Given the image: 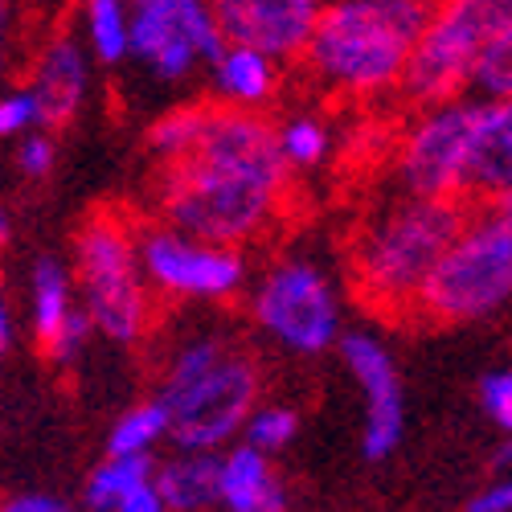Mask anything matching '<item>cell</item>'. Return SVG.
Listing matches in <instances>:
<instances>
[{
  "label": "cell",
  "mask_w": 512,
  "mask_h": 512,
  "mask_svg": "<svg viewBox=\"0 0 512 512\" xmlns=\"http://www.w3.org/2000/svg\"><path fill=\"white\" fill-rule=\"evenodd\" d=\"M25 82L41 99V115H46V127L54 132V127H70L78 111L87 107L91 87H95V62L74 29H54L29 54Z\"/></svg>",
  "instance_id": "14"
},
{
  "label": "cell",
  "mask_w": 512,
  "mask_h": 512,
  "mask_svg": "<svg viewBox=\"0 0 512 512\" xmlns=\"http://www.w3.org/2000/svg\"><path fill=\"white\" fill-rule=\"evenodd\" d=\"M17 144V173L25 181H46L58 168V140L50 136V127H33Z\"/></svg>",
  "instance_id": "29"
},
{
  "label": "cell",
  "mask_w": 512,
  "mask_h": 512,
  "mask_svg": "<svg viewBox=\"0 0 512 512\" xmlns=\"http://www.w3.org/2000/svg\"><path fill=\"white\" fill-rule=\"evenodd\" d=\"M156 496L168 512H205L218 508V451H185L156 455Z\"/></svg>",
  "instance_id": "19"
},
{
  "label": "cell",
  "mask_w": 512,
  "mask_h": 512,
  "mask_svg": "<svg viewBox=\"0 0 512 512\" xmlns=\"http://www.w3.org/2000/svg\"><path fill=\"white\" fill-rule=\"evenodd\" d=\"M476 99L426 103L406 123L394 152V181L402 193L467 201V156H472Z\"/></svg>",
  "instance_id": "11"
},
{
  "label": "cell",
  "mask_w": 512,
  "mask_h": 512,
  "mask_svg": "<svg viewBox=\"0 0 512 512\" xmlns=\"http://www.w3.org/2000/svg\"><path fill=\"white\" fill-rule=\"evenodd\" d=\"M431 5L435 0H324L295 62L336 99H381L398 91Z\"/></svg>",
  "instance_id": "3"
},
{
  "label": "cell",
  "mask_w": 512,
  "mask_h": 512,
  "mask_svg": "<svg viewBox=\"0 0 512 512\" xmlns=\"http://www.w3.org/2000/svg\"><path fill=\"white\" fill-rule=\"evenodd\" d=\"M33 127H46L41 99L33 95L29 82H5V87H0V144L21 140Z\"/></svg>",
  "instance_id": "27"
},
{
  "label": "cell",
  "mask_w": 512,
  "mask_h": 512,
  "mask_svg": "<svg viewBox=\"0 0 512 512\" xmlns=\"http://www.w3.org/2000/svg\"><path fill=\"white\" fill-rule=\"evenodd\" d=\"M70 275L95 336L132 349L156 324V295L136 259V226L119 213H91L74 234Z\"/></svg>",
  "instance_id": "6"
},
{
  "label": "cell",
  "mask_w": 512,
  "mask_h": 512,
  "mask_svg": "<svg viewBox=\"0 0 512 512\" xmlns=\"http://www.w3.org/2000/svg\"><path fill=\"white\" fill-rule=\"evenodd\" d=\"M70 500L58 496V492H46V488H33V492H17L5 500V512H66Z\"/></svg>",
  "instance_id": "32"
},
{
  "label": "cell",
  "mask_w": 512,
  "mask_h": 512,
  "mask_svg": "<svg viewBox=\"0 0 512 512\" xmlns=\"http://www.w3.org/2000/svg\"><path fill=\"white\" fill-rule=\"evenodd\" d=\"M205 111H209V103H173L168 111H160L152 119V127H148V136H144L152 164H164V160L181 156L197 140L201 123H205Z\"/></svg>",
  "instance_id": "24"
},
{
  "label": "cell",
  "mask_w": 512,
  "mask_h": 512,
  "mask_svg": "<svg viewBox=\"0 0 512 512\" xmlns=\"http://www.w3.org/2000/svg\"><path fill=\"white\" fill-rule=\"evenodd\" d=\"M78 312V291L70 263L58 254H41L29 267V328L41 349L62 332V324Z\"/></svg>",
  "instance_id": "20"
},
{
  "label": "cell",
  "mask_w": 512,
  "mask_h": 512,
  "mask_svg": "<svg viewBox=\"0 0 512 512\" xmlns=\"http://www.w3.org/2000/svg\"><path fill=\"white\" fill-rule=\"evenodd\" d=\"M246 320L283 357L316 361L336 349L345 332V300L336 275L308 250H287L246 279Z\"/></svg>",
  "instance_id": "7"
},
{
  "label": "cell",
  "mask_w": 512,
  "mask_h": 512,
  "mask_svg": "<svg viewBox=\"0 0 512 512\" xmlns=\"http://www.w3.org/2000/svg\"><path fill=\"white\" fill-rule=\"evenodd\" d=\"M25 25L29 0H0V87L13 82V70L25 58Z\"/></svg>",
  "instance_id": "28"
},
{
  "label": "cell",
  "mask_w": 512,
  "mask_h": 512,
  "mask_svg": "<svg viewBox=\"0 0 512 512\" xmlns=\"http://www.w3.org/2000/svg\"><path fill=\"white\" fill-rule=\"evenodd\" d=\"M512 29V0H435L406 58L398 95L414 107L467 95L476 54Z\"/></svg>",
  "instance_id": "8"
},
{
  "label": "cell",
  "mask_w": 512,
  "mask_h": 512,
  "mask_svg": "<svg viewBox=\"0 0 512 512\" xmlns=\"http://www.w3.org/2000/svg\"><path fill=\"white\" fill-rule=\"evenodd\" d=\"M136 259L156 304H230L250 279L242 246L185 234L160 218L136 230Z\"/></svg>",
  "instance_id": "9"
},
{
  "label": "cell",
  "mask_w": 512,
  "mask_h": 512,
  "mask_svg": "<svg viewBox=\"0 0 512 512\" xmlns=\"http://www.w3.org/2000/svg\"><path fill=\"white\" fill-rule=\"evenodd\" d=\"M287 484L275 467V455L242 439L218 451V508L230 512H279L287 508Z\"/></svg>",
  "instance_id": "17"
},
{
  "label": "cell",
  "mask_w": 512,
  "mask_h": 512,
  "mask_svg": "<svg viewBox=\"0 0 512 512\" xmlns=\"http://www.w3.org/2000/svg\"><path fill=\"white\" fill-rule=\"evenodd\" d=\"M91 340H95V328H91L87 312H82V304H78V312L62 324V332H58L41 353H46V361H54V365H74L82 353H87Z\"/></svg>",
  "instance_id": "31"
},
{
  "label": "cell",
  "mask_w": 512,
  "mask_h": 512,
  "mask_svg": "<svg viewBox=\"0 0 512 512\" xmlns=\"http://www.w3.org/2000/svg\"><path fill=\"white\" fill-rule=\"evenodd\" d=\"M291 181L267 111H234L209 99L197 140L156 164V218L246 250L279 226Z\"/></svg>",
  "instance_id": "1"
},
{
  "label": "cell",
  "mask_w": 512,
  "mask_h": 512,
  "mask_svg": "<svg viewBox=\"0 0 512 512\" xmlns=\"http://www.w3.org/2000/svg\"><path fill=\"white\" fill-rule=\"evenodd\" d=\"M476 402H480V414L496 426L500 435L512 431V373L500 365V369H488L476 386Z\"/></svg>",
  "instance_id": "30"
},
{
  "label": "cell",
  "mask_w": 512,
  "mask_h": 512,
  "mask_svg": "<svg viewBox=\"0 0 512 512\" xmlns=\"http://www.w3.org/2000/svg\"><path fill=\"white\" fill-rule=\"evenodd\" d=\"M275 144L291 173H316L332 160L336 127L320 111H287L275 123Z\"/></svg>",
  "instance_id": "22"
},
{
  "label": "cell",
  "mask_w": 512,
  "mask_h": 512,
  "mask_svg": "<svg viewBox=\"0 0 512 512\" xmlns=\"http://www.w3.org/2000/svg\"><path fill=\"white\" fill-rule=\"evenodd\" d=\"M467 201L402 193L381 201L353 234L349 279L357 300L377 316H414L418 291L443 246L463 226Z\"/></svg>",
  "instance_id": "4"
},
{
  "label": "cell",
  "mask_w": 512,
  "mask_h": 512,
  "mask_svg": "<svg viewBox=\"0 0 512 512\" xmlns=\"http://www.w3.org/2000/svg\"><path fill=\"white\" fill-rule=\"evenodd\" d=\"M508 459H512V451H508V443L496 451V459H492V472L496 476H508Z\"/></svg>",
  "instance_id": "36"
},
{
  "label": "cell",
  "mask_w": 512,
  "mask_h": 512,
  "mask_svg": "<svg viewBox=\"0 0 512 512\" xmlns=\"http://www.w3.org/2000/svg\"><path fill=\"white\" fill-rule=\"evenodd\" d=\"M127 13V66L152 87H185L226 41L205 0H127Z\"/></svg>",
  "instance_id": "10"
},
{
  "label": "cell",
  "mask_w": 512,
  "mask_h": 512,
  "mask_svg": "<svg viewBox=\"0 0 512 512\" xmlns=\"http://www.w3.org/2000/svg\"><path fill=\"white\" fill-rule=\"evenodd\" d=\"M336 353L345 361L353 386L365 398L361 426V455L369 463H386L406 443V381L394 349L369 328H345L336 340Z\"/></svg>",
  "instance_id": "12"
},
{
  "label": "cell",
  "mask_w": 512,
  "mask_h": 512,
  "mask_svg": "<svg viewBox=\"0 0 512 512\" xmlns=\"http://www.w3.org/2000/svg\"><path fill=\"white\" fill-rule=\"evenodd\" d=\"M127 29L132 13L127 0H78V41L87 46L91 62L99 70H123L127 66Z\"/></svg>",
  "instance_id": "21"
},
{
  "label": "cell",
  "mask_w": 512,
  "mask_h": 512,
  "mask_svg": "<svg viewBox=\"0 0 512 512\" xmlns=\"http://www.w3.org/2000/svg\"><path fill=\"white\" fill-rule=\"evenodd\" d=\"M168 418V443L222 451L263 398V365L230 328H189L164 353L152 394Z\"/></svg>",
  "instance_id": "2"
},
{
  "label": "cell",
  "mask_w": 512,
  "mask_h": 512,
  "mask_svg": "<svg viewBox=\"0 0 512 512\" xmlns=\"http://www.w3.org/2000/svg\"><path fill=\"white\" fill-rule=\"evenodd\" d=\"M226 41L259 46L283 66L300 58L324 0H205Z\"/></svg>",
  "instance_id": "13"
},
{
  "label": "cell",
  "mask_w": 512,
  "mask_h": 512,
  "mask_svg": "<svg viewBox=\"0 0 512 512\" xmlns=\"http://www.w3.org/2000/svg\"><path fill=\"white\" fill-rule=\"evenodd\" d=\"M512 300V213L504 201L467 205L463 226L426 275L414 316L431 324H484Z\"/></svg>",
  "instance_id": "5"
},
{
  "label": "cell",
  "mask_w": 512,
  "mask_h": 512,
  "mask_svg": "<svg viewBox=\"0 0 512 512\" xmlns=\"http://www.w3.org/2000/svg\"><path fill=\"white\" fill-rule=\"evenodd\" d=\"M82 504L91 512H164L156 496V455H103L87 480Z\"/></svg>",
  "instance_id": "18"
},
{
  "label": "cell",
  "mask_w": 512,
  "mask_h": 512,
  "mask_svg": "<svg viewBox=\"0 0 512 512\" xmlns=\"http://www.w3.org/2000/svg\"><path fill=\"white\" fill-rule=\"evenodd\" d=\"M160 443H168V418H164L156 398L132 402L107 431L111 455H156Z\"/></svg>",
  "instance_id": "23"
},
{
  "label": "cell",
  "mask_w": 512,
  "mask_h": 512,
  "mask_svg": "<svg viewBox=\"0 0 512 512\" xmlns=\"http://www.w3.org/2000/svg\"><path fill=\"white\" fill-rule=\"evenodd\" d=\"M508 508H512V484H508V476L488 480L472 500H467V512H508Z\"/></svg>",
  "instance_id": "33"
},
{
  "label": "cell",
  "mask_w": 512,
  "mask_h": 512,
  "mask_svg": "<svg viewBox=\"0 0 512 512\" xmlns=\"http://www.w3.org/2000/svg\"><path fill=\"white\" fill-rule=\"evenodd\" d=\"M13 345H17V308L9 300V291L0 287V373H5V365L13 357Z\"/></svg>",
  "instance_id": "34"
},
{
  "label": "cell",
  "mask_w": 512,
  "mask_h": 512,
  "mask_svg": "<svg viewBox=\"0 0 512 512\" xmlns=\"http://www.w3.org/2000/svg\"><path fill=\"white\" fill-rule=\"evenodd\" d=\"M300 426H304V418H300V410L295 406H283V402H254V410L246 414V422H242V443H250V447H259V451H267V455H283L295 439H300Z\"/></svg>",
  "instance_id": "25"
},
{
  "label": "cell",
  "mask_w": 512,
  "mask_h": 512,
  "mask_svg": "<svg viewBox=\"0 0 512 512\" xmlns=\"http://www.w3.org/2000/svg\"><path fill=\"white\" fill-rule=\"evenodd\" d=\"M213 103L234 111H271L283 91V62L259 46L222 41L218 54L205 62Z\"/></svg>",
  "instance_id": "15"
},
{
  "label": "cell",
  "mask_w": 512,
  "mask_h": 512,
  "mask_svg": "<svg viewBox=\"0 0 512 512\" xmlns=\"http://www.w3.org/2000/svg\"><path fill=\"white\" fill-rule=\"evenodd\" d=\"M13 230H17L13 209H9V205H0V250H5V246L13 242Z\"/></svg>",
  "instance_id": "35"
},
{
  "label": "cell",
  "mask_w": 512,
  "mask_h": 512,
  "mask_svg": "<svg viewBox=\"0 0 512 512\" xmlns=\"http://www.w3.org/2000/svg\"><path fill=\"white\" fill-rule=\"evenodd\" d=\"M467 95L476 99H512V29L496 33L488 46L476 54Z\"/></svg>",
  "instance_id": "26"
},
{
  "label": "cell",
  "mask_w": 512,
  "mask_h": 512,
  "mask_svg": "<svg viewBox=\"0 0 512 512\" xmlns=\"http://www.w3.org/2000/svg\"><path fill=\"white\" fill-rule=\"evenodd\" d=\"M512 197V103L476 99L472 156H467V205Z\"/></svg>",
  "instance_id": "16"
}]
</instances>
